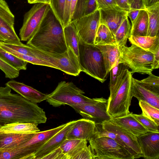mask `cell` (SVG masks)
<instances>
[{
	"label": "cell",
	"mask_w": 159,
	"mask_h": 159,
	"mask_svg": "<svg viewBox=\"0 0 159 159\" xmlns=\"http://www.w3.org/2000/svg\"><path fill=\"white\" fill-rule=\"evenodd\" d=\"M117 6L128 11L130 9V7L128 0H115Z\"/></svg>",
	"instance_id": "bcb514c9"
},
{
	"label": "cell",
	"mask_w": 159,
	"mask_h": 159,
	"mask_svg": "<svg viewBox=\"0 0 159 159\" xmlns=\"http://www.w3.org/2000/svg\"><path fill=\"white\" fill-rule=\"evenodd\" d=\"M0 132H2L1 130H0Z\"/></svg>",
	"instance_id": "f5cc1de1"
},
{
	"label": "cell",
	"mask_w": 159,
	"mask_h": 159,
	"mask_svg": "<svg viewBox=\"0 0 159 159\" xmlns=\"http://www.w3.org/2000/svg\"><path fill=\"white\" fill-rule=\"evenodd\" d=\"M129 42L153 54L159 49V35L149 36H130Z\"/></svg>",
	"instance_id": "603a6c76"
},
{
	"label": "cell",
	"mask_w": 159,
	"mask_h": 159,
	"mask_svg": "<svg viewBox=\"0 0 159 159\" xmlns=\"http://www.w3.org/2000/svg\"><path fill=\"white\" fill-rule=\"evenodd\" d=\"M76 120L70 121L44 144L34 154V159H42L46 155L59 147L63 142L66 139L68 132L75 122Z\"/></svg>",
	"instance_id": "e0dca14e"
},
{
	"label": "cell",
	"mask_w": 159,
	"mask_h": 159,
	"mask_svg": "<svg viewBox=\"0 0 159 159\" xmlns=\"http://www.w3.org/2000/svg\"><path fill=\"white\" fill-rule=\"evenodd\" d=\"M99 20L100 12L97 9L93 13L72 22L80 38L86 43L93 44Z\"/></svg>",
	"instance_id": "7c38bea8"
},
{
	"label": "cell",
	"mask_w": 159,
	"mask_h": 159,
	"mask_svg": "<svg viewBox=\"0 0 159 159\" xmlns=\"http://www.w3.org/2000/svg\"><path fill=\"white\" fill-rule=\"evenodd\" d=\"M50 5L36 3L24 16L19 36L22 41H27L34 34L50 8Z\"/></svg>",
	"instance_id": "30bf717a"
},
{
	"label": "cell",
	"mask_w": 159,
	"mask_h": 159,
	"mask_svg": "<svg viewBox=\"0 0 159 159\" xmlns=\"http://www.w3.org/2000/svg\"><path fill=\"white\" fill-rule=\"evenodd\" d=\"M84 93L72 82L61 81L52 93L47 95L46 100L55 107L66 105L91 103L96 101V98H89L85 96Z\"/></svg>",
	"instance_id": "5b68a950"
},
{
	"label": "cell",
	"mask_w": 159,
	"mask_h": 159,
	"mask_svg": "<svg viewBox=\"0 0 159 159\" xmlns=\"http://www.w3.org/2000/svg\"><path fill=\"white\" fill-rule=\"evenodd\" d=\"M137 138L144 158L159 159V132H148Z\"/></svg>",
	"instance_id": "2e32d148"
},
{
	"label": "cell",
	"mask_w": 159,
	"mask_h": 159,
	"mask_svg": "<svg viewBox=\"0 0 159 159\" xmlns=\"http://www.w3.org/2000/svg\"><path fill=\"white\" fill-rule=\"evenodd\" d=\"M36 132L20 133L0 132V151L16 148L30 139Z\"/></svg>",
	"instance_id": "d6986e66"
},
{
	"label": "cell",
	"mask_w": 159,
	"mask_h": 159,
	"mask_svg": "<svg viewBox=\"0 0 159 159\" xmlns=\"http://www.w3.org/2000/svg\"><path fill=\"white\" fill-rule=\"evenodd\" d=\"M148 75L141 80L132 77V95L159 109V77L152 73Z\"/></svg>",
	"instance_id": "9c48e42d"
},
{
	"label": "cell",
	"mask_w": 159,
	"mask_h": 159,
	"mask_svg": "<svg viewBox=\"0 0 159 159\" xmlns=\"http://www.w3.org/2000/svg\"><path fill=\"white\" fill-rule=\"evenodd\" d=\"M159 67V49L154 54L153 60L152 64V69H157Z\"/></svg>",
	"instance_id": "c3c4849f"
},
{
	"label": "cell",
	"mask_w": 159,
	"mask_h": 159,
	"mask_svg": "<svg viewBox=\"0 0 159 159\" xmlns=\"http://www.w3.org/2000/svg\"><path fill=\"white\" fill-rule=\"evenodd\" d=\"M132 114L148 132H159V126L142 113L141 114L132 113Z\"/></svg>",
	"instance_id": "f35d334b"
},
{
	"label": "cell",
	"mask_w": 159,
	"mask_h": 159,
	"mask_svg": "<svg viewBox=\"0 0 159 159\" xmlns=\"http://www.w3.org/2000/svg\"><path fill=\"white\" fill-rule=\"evenodd\" d=\"M107 103L108 99L101 97L96 98V101L93 103L70 106L80 114L83 118L96 124H100L112 119L107 112Z\"/></svg>",
	"instance_id": "8fae6325"
},
{
	"label": "cell",
	"mask_w": 159,
	"mask_h": 159,
	"mask_svg": "<svg viewBox=\"0 0 159 159\" xmlns=\"http://www.w3.org/2000/svg\"><path fill=\"white\" fill-rule=\"evenodd\" d=\"M148 15V27L147 36L159 35V2L146 7Z\"/></svg>",
	"instance_id": "484cf974"
},
{
	"label": "cell",
	"mask_w": 159,
	"mask_h": 159,
	"mask_svg": "<svg viewBox=\"0 0 159 159\" xmlns=\"http://www.w3.org/2000/svg\"><path fill=\"white\" fill-rule=\"evenodd\" d=\"M78 60L81 71L103 83L107 75L102 55L94 44L87 43L80 38Z\"/></svg>",
	"instance_id": "3957f363"
},
{
	"label": "cell",
	"mask_w": 159,
	"mask_h": 159,
	"mask_svg": "<svg viewBox=\"0 0 159 159\" xmlns=\"http://www.w3.org/2000/svg\"><path fill=\"white\" fill-rule=\"evenodd\" d=\"M38 124L33 123L14 122L0 125V130L5 132L28 133L38 132Z\"/></svg>",
	"instance_id": "cb8c5ba5"
},
{
	"label": "cell",
	"mask_w": 159,
	"mask_h": 159,
	"mask_svg": "<svg viewBox=\"0 0 159 159\" xmlns=\"http://www.w3.org/2000/svg\"><path fill=\"white\" fill-rule=\"evenodd\" d=\"M0 56L2 57L18 70H26L28 62L0 48Z\"/></svg>",
	"instance_id": "d6a6232c"
},
{
	"label": "cell",
	"mask_w": 159,
	"mask_h": 159,
	"mask_svg": "<svg viewBox=\"0 0 159 159\" xmlns=\"http://www.w3.org/2000/svg\"><path fill=\"white\" fill-rule=\"evenodd\" d=\"M132 113H130L126 115L112 118L110 120L137 137L148 131L134 116Z\"/></svg>",
	"instance_id": "44dd1931"
},
{
	"label": "cell",
	"mask_w": 159,
	"mask_h": 159,
	"mask_svg": "<svg viewBox=\"0 0 159 159\" xmlns=\"http://www.w3.org/2000/svg\"><path fill=\"white\" fill-rule=\"evenodd\" d=\"M99 24L107 27L115 35L123 21L127 16V12L117 5L100 8Z\"/></svg>",
	"instance_id": "9a60e30c"
},
{
	"label": "cell",
	"mask_w": 159,
	"mask_h": 159,
	"mask_svg": "<svg viewBox=\"0 0 159 159\" xmlns=\"http://www.w3.org/2000/svg\"><path fill=\"white\" fill-rule=\"evenodd\" d=\"M69 159L68 157L62 151L60 147L57 148L42 159Z\"/></svg>",
	"instance_id": "60d3db41"
},
{
	"label": "cell",
	"mask_w": 159,
	"mask_h": 159,
	"mask_svg": "<svg viewBox=\"0 0 159 159\" xmlns=\"http://www.w3.org/2000/svg\"><path fill=\"white\" fill-rule=\"evenodd\" d=\"M71 0H66L65 7L62 26L63 28L70 22Z\"/></svg>",
	"instance_id": "b9f144b4"
},
{
	"label": "cell",
	"mask_w": 159,
	"mask_h": 159,
	"mask_svg": "<svg viewBox=\"0 0 159 159\" xmlns=\"http://www.w3.org/2000/svg\"><path fill=\"white\" fill-rule=\"evenodd\" d=\"M0 41L5 43H14L20 41L15 30L0 26Z\"/></svg>",
	"instance_id": "8d00e7d4"
},
{
	"label": "cell",
	"mask_w": 159,
	"mask_h": 159,
	"mask_svg": "<svg viewBox=\"0 0 159 159\" xmlns=\"http://www.w3.org/2000/svg\"><path fill=\"white\" fill-rule=\"evenodd\" d=\"M26 44L52 53H62L67 51L64 28L51 8Z\"/></svg>",
	"instance_id": "7a4b0ae2"
},
{
	"label": "cell",
	"mask_w": 159,
	"mask_h": 159,
	"mask_svg": "<svg viewBox=\"0 0 159 159\" xmlns=\"http://www.w3.org/2000/svg\"><path fill=\"white\" fill-rule=\"evenodd\" d=\"M65 3L66 0H51L49 5L55 15L62 25L64 17Z\"/></svg>",
	"instance_id": "d590c367"
},
{
	"label": "cell",
	"mask_w": 159,
	"mask_h": 159,
	"mask_svg": "<svg viewBox=\"0 0 159 159\" xmlns=\"http://www.w3.org/2000/svg\"><path fill=\"white\" fill-rule=\"evenodd\" d=\"M140 10H141L130 9L128 11L127 15L130 19L131 25L135 21Z\"/></svg>",
	"instance_id": "7dc6e473"
},
{
	"label": "cell",
	"mask_w": 159,
	"mask_h": 159,
	"mask_svg": "<svg viewBox=\"0 0 159 159\" xmlns=\"http://www.w3.org/2000/svg\"><path fill=\"white\" fill-rule=\"evenodd\" d=\"M146 7L153 5L159 2V0H144Z\"/></svg>",
	"instance_id": "f907efd6"
},
{
	"label": "cell",
	"mask_w": 159,
	"mask_h": 159,
	"mask_svg": "<svg viewBox=\"0 0 159 159\" xmlns=\"http://www.w3.org/2000/svg\"><path fill=\"white\" fill-rule=\"evenodd\" d=\"M132 73L125 70L118 85L110 91L108 99L107 112L112 118L123 116L130 113L129 109L133 97L131 93Z\"/></svg>",
	"instance_id": "277c9868"
},
{
	"label": "cell",
	"mask_w": 159,
	"mask_h": 159,
	"mask_svg": "<svg viewBox=\"0 0 159 159\" xmlns=\"http://www.w3.org/2000/svg\"><path fill=\"white\" fill-rule=\"evenodd\" d=\"M87 141L77 139H66L60 147L69 159H95Z\"/></svg>",
	"instance_id": "5bb4252c"
},
{
	"label": "cell",
	"mask_w": 159,
	"mask_h": 159,
	"mask_svg": "<svg viewBox=\"0 0 159 159\" xmlns=\"http://www.w3.org/2000/svg\"><path fill=\"white\" fill-rule=\"evenodd\" d=\"M87 4V0H77L70 22L84 16Z\"/></svg>",
	"instance_id": "ab89813d"
},
{
	"label": "cell",
	"mask_w": 159,
	"mask_h": 159,
	"mask_svg": "<svg viewBox=\"0 0 159 159\" xmlns=\"http://www.w3.org/2000/svg\"><path fill=\"white\" fill-rule=\"evenodd\" d=\"M9 87H0V125L14 122L45 123L43 109L19 94L11 93Z\"/></svg>",
	"instance_id": "6da1fadb"
},
{
	"label": "cell",
	"mask_w": 159,
	"mask_h": 159,
	"mask_svg": "<svg viewBox=\"0 0 159 159\" xmlns=\"http://www.w3.org/2000/svg\"><path fill=\"white\" fill-rule=\"evenodd\" d=\"M139 105L142 114L159 126V109L142 101H139Z\"/></svg>",
	"instance_id": "836d02e7"
},
{
	"label": "cell",
	"mask_w": 159,
	"mask_h": 159,
	"mask_svg": "<svg viewBox=\"0 0 159 159\" xmlns=\"http://www.w3.org/2000/svg\"><path fill=\"white\" fill-rule=\"evenodd\" d=\"M95 123L84 118L76 120L68 132L66 139H77L89 141L94 131Z\"/></svg>",
	"instance_id": "ac0fdd59"
},
{
	"label": "cell",
	"mask_w": 159,
	"mask_h": 159,
	"mask_svg": "<svg viewBox=\"0 0 159 159\" xmlns=\"http://www.w3.org/2000/svg\"><path fill=\"white\" fill-rule=\"evenodd\" d=\"M18 94L33 102L37 103L46 100L47 95L23 83L11 80L5 84Z\"/></svg>",
	"instance_id": "ffe728a7"
},
{
	"label": "cell",
	"mask_w": 159,
	"mask_h": 159,
	"mask_svg": "<svg viewBox=\"0 0 159 159\" xmlns=\"http://www.w3.org/2000/svg\"><path fill=\"white\" fill-rule=\"evenodd\" d=\"M98 9L97 0H87L84 16L89 15Z\"/></svg>",
	"instance_id": "ee69618b"
},
{
	"label": "cell",
	"mask_w": 159,
	"mask_h": 159,
	"mask_svg": "<svg viewBox=\"0 0 159 159\" xmlns=\"http://www.w3.org/2000/svg\"><path fill=\"white\" fill-rule=\"evenodd\" d=\"M131 27V23L127 16L116 30L114 36L116 44L120 50L125 46L127 39L130 36Z\"/></svg>",
	"instance_id": "83f0119b"
},
{
	"label": "cell",
	"mask_w": 159,
	"mask_h": 159,
	"mask_svg": "<svg viewBox=\"0 0 159 159\" xmlns=\"http://www.w3.org/2000/svg\"><path fill=\"white\" fill-rule=\"evenodd\" d=\"M105 129L116 134L125 144L134 159L143 157L142 152L137 140L133 135L117 125L110 120L100 123Z\"/></svg>",
	"instance_id": "4fadbf2b"
},
{
	"label": "cell",
	"mask_w": 159,
	"mask_h": 159,
	"mask_svg": "<svg viewBox=\"0 0 159 159\" xmlns=\"http://www.w3.org/2000/svg\"><path fill=\"white\" fill-rule=\"evenodd\" d=\"M148 27V14L145 10H141L132 24L130 36H147Z\"/></svg>",
	"instance_id": "d4e9b609"
},
{
	"label": "cell",
	"mask_w": 159,
	"mask_h": 159,
	"mask_svg": "<svg viewBox=\"0 0 159 159\" xmlns=\"http://www.w3.org/2000/svg\"><path fill=\"white\" fill-rule=\"evenodd\" d=\"M5 51L30 63L34 65L48 66L57 69L55 66L50 63L36 57L20 54L11 50Z\"/></svg>",
	"instance_id": "e575fe53"
},
{
	"label": "cell",
	"mask_w": 159,
	"mask_h": 159,
	"mask_svg": "<svg viewBox=\"0 0 159 159\" xmlns=\"http://www.w3.org/2000/svg\"><path fill=\"white\" fill-rule=\"evenodd\" d=\"M120 51L119 62L130 68L132 73L148 75L152 73L153 70V53L132 44L129 47L124 46Z\"/></svg>",
	"instance_id": "8992f818"
},
{
	"label": "cell",
	"mask_w": 159,
	"mask_h": 159,
	"mask_svg": "<svg viewBox=\"0 0 159 159\" xmlns=\"http://www.w3.org/2000/svg\"><path fill=\"white\" fill-rule=\"evenodd\" d=\"M28 2L30 4L36 3H43L50 5L51 0H27Z\"/></svg>",
	"instance_id": "681fc988"
},
{
	"label": "cell",
	"mask_w": 159,
	"mask_h": 159,
	"mask_svg": "<svg viewBox=\"0 0 159 159\" xmlns=\"http://www.w3.org/2000/svg\"><path fill=\"white\" fill-rule=\"evenodd\" d=\"M98 9L117 5L115 0H97Z\"/></svg>",
	"instance_id": "f6af8a7d"
},
{
	"label": "cell",
	"mask_w": 159,
	"mask_h": 159,
	"mask_svg": "<svg viewBox=\"0 0 159 159\" xmlns=\"http://www.w3.org/2000/svg\"><path fill=\"white\" fill-rule=\"evenodd\" d=\"M31 48L34 57L50 63L67 74L77 76L81 72L78 59L70 47L62 53L48 52Z\"/></svg>",
	"instance_id": "ba28073f"
},
{
	"label": "cell",
	"mask_w": 159,
	"mask_h": 159,
	"mask_svg": "<svg viewBox=\"0 0 159 159\" xmlns=\"http://www.w3.org/2000/svg\"><path fill=\"white\" fill-rule=\"evenodd\" d=\"M15 16L5 0H0V26L15 30Z\"/></svg>",
	"instance_id": "f546056e"
},
{
	"label": "cell",
	"mask_w": 159,
	"mask_h": 159,
	"mask_svg": "<svg viewBox=\"0 0 159 159\" xmlns=\"http://www.w3.org/2000/svg\"><path fill=\"white\" fill-rule=\"evenodd\" d=\"M89 142L95 159H134L127 150L111 138L93 134Z\"/></svg>",
	"instance_id": "52a82bcc"
},
{
	"label": "cell",
	"mask_w": 159,
	"mask_h": 159,
	"mask_svg": "<svg viewBox=\"0 0 159 159\" xmlns=\"http://www.w3.org/2000/svg\"><path fill=\"white\" fill-rule=\"evenodd\" d=\"M130 9L139 10H145L144 0H128Z\"/></svg>",
	"instance_id": "7bdbcfd3"
},
{
	"label": "cell",
	"mask_w": 159,
	"mask_h": 159,
	"mask_svg": "<svg viewBox=\"0 0 159 159\" xmlns=\"http://www.w3.org/2000/svg\"><path fill=\"white\" fill-rule=\"evenodd\" d=\"M34 159V156L27 147L0 151V159Z\"/></svg>",
	"instance_id": "4dcf8cb0"
},
{
	"label": "cell",
	"mask_w": 159,
	"mask_h": 159,
	"mask_svg": "<svg viewBox=\"0 0 159 159\" xmlns=\"http://www.w3.org/2000/svg\"><path fill=\"white\" fill-rule=\"evenodd\" d=\"M128 67L121 63H119L118 60L116 63L110 70V90L117 87L122 80L125 70Z\"/></svg>",
	"instance_id": "1f68e13d"
},
{
	"label": "cell",
	"mask_w": 159,
	"mask_h": 159,
	"mask_svg": "<svg viewBox=\"0 0 159 159\" xmlns=\"http://www.w3.org/2000/svg\"><path fill=\"white\" fill-rule=\"evenodd\" d=\"M101 51L107 74L119 60L120 50L117 44L95 45Z\"/></svg>",
	"instance_id": "7402d4cb"
},
{
	"label": "cell",
	"mask_w": 159,
	"mask_h": 159,
	"mask_svg": "<svg viewBox=\"0 0 159 159\" xmlns=\"http://www.w3.org/2000/svg\"><path fill=\"white\" fill-rule=\"evenodd\" d=\"M116 44L114 35L109 29L103 25L99 24L93 44L103 45Z\"/></svg>",
	"instance_id": "f1b7e54d"
},
{
	"label": "cell",
	"mask_w": 159,
	"mask_h": 159,
	"mask_svg": "<svg viewBox=\"0 0 159 159\" xmlns=\"http://www.w3.org/2000/svg\"><path fill=\"white\" fill-rule=\"evenodd\" d=\"M64 33L66 45L72 50L78 59L79 43L80 37L73 22H71L64 28Z\"/></svg>",
	"instance_id": "4316f807"
},
{
	"label": "cell",
	"mask_w": 159,
	"mask_h": 159,
	"mask_svg": "<svg viewBox=\"0 0 159 159\" xmlns=\"http://www.w3.org/2000/svg\"><path fill=\"white\" fill-rule=\"evenodd\" d=\"M0 69L4 73L5 77L12 79L16 78L19 75V71L6 60L0 56Z\"/></svg>",
	"instance_id": "74e56055"
},
{
	"label": "cell",
	"mask_w": 159,
	"mask_h": 159,
	"mask_svg": "<svg viewBox=\"0 0 159 159\" xmlns=\"http://www.w3.org/2000/svg\"><path fill=\"white\" fill-rule=\"evenodd\" d=\"M77 1V0H71V18L73 13Z\"/></svg>",
	"instance_id": "816d5d0a"
}]
</instances>
